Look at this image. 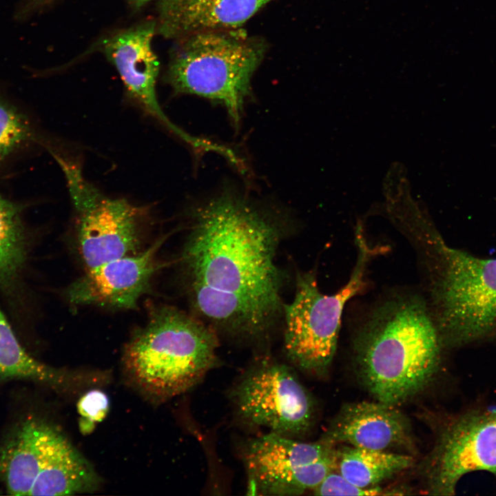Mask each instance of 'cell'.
Returning <instances> with one entry per match:
<instances>
[{"mask_svg": "<svg viewBox=\"0 0 496 496\" xmlns=\"http://www.w3.org/2000/svg\"><path fill=\"white\" fill-rule=\"evenodd\" d=\"M183 258L198 311L232 330L269 329L280 311L282 224L225 189L196 207Z\"/></svg>", "mask_w": 496, "mask_h": 496, "instance_id": "cell-1", "label": "cell"}, {"mask_svg": "<svg viewBox=\"0 0 496 496\" xmlns=\"http://www.w3.org/2000/svg\"><path fill=\"white\" fill-rule=\"evenodd\" d=\"M359 377L377 401L397 406L423 391L441 369L446 348L431 309L404 295L378 305L353 338Z\"/></svg>", "mask_w": 496, "mask_h": 496, "instance_id": "cell-2", "label": "cell"}, {"mask_svg": "<svg viewBox=\"0 0 496 496\" xmlns=\"http://www.w3.org/2000/svg\"><path fill=\"white\" fill-rule=\"evenodd\" d=\"M408 226L428 268L431 309L445 347L496 340V258L450 247L424 222Z\"/></svg>", "mask_w": 496, "mask_h": 496, "instance_id": "cell-3", "label": "cell"}, {"mask_svg": "<svg viewBox=\"0 0 496 496\" xmlns=\"http://www.w3.org/2000/svg\"><path fill=\"white\" fill-rule=\"evenodd\" d=\"M218 340L200 321L169 306L154 309L127 343L123 368L142 394L162 402L197 384L216 362Z\"/></svg>", "mask_w": 496, "mask_h": 496, "instance_id": "cell-4", "label": "cell"}, {"mask_svg": "<svg viewBox=\"0 0 496 496\" xmlns=\"http://www.w3.org/2000/svg\"><path fill=\"white\" fill-rule=\"evenodd\" d=\"M176 41L165 83L176 94L220 104L237 129L251 94V79L267 52L265 41L236 29L199 32Z\"/></svg>", "mask_w": 496, "mask_h": 496, "instance_id": "cell-5", "label": "cell"}, {"mask_svg": "<svg viewBox=\"0 0 496 496\" xmlns=\"http://www.w3.org/2000/svg\"><path fill=\"white\" fill-rule=\"evenodd\" d=\"M357 258L348 282L335 293H322L313 273L297 276L294 298L283 304L284 346L289 359L300 369L324 375L333 359L347 302L362 291L371 260L383 249L372 246L359 225L355 231Z\"/></svg>", "mask_w": 496, "mask_h": 496, "instance_id": "cell-6", "label": "cell"}, {"mask_svg": "<svg viewBox=\"0 0 496 496\" xmlns=\"http://www.w3.org/2000/svg\"><path fill=\"white\" fill-rule=\"evenodd\" d=\"M0 478L12 495H71L99 485L88 462L59 430L28 419L0 448Z\"/></svg>", "mask_w": 496, "mask_h": 496, "instance_id": "cell-7", "label": "cell"}, {"mask_svg": "<svg viewBox=\"0 0 496 496\" xmlns=\"http://www.w3.org/2000/svg\"><path fill=\"white\" fill-rule=\"evenodd\" d=\"M53 155L67 180L78 249L87 270L139 252L145 209L106 196L85 179L76 163Z\"/></svg>", "mask_w": 496, "mask_h": 496, "instance_id": "cell-8", "label": "cell"}, {"mask_svg": "<svg viewBox=\"0 0 496 496\" xmlns=\"http://www.w3.org/2000/svg\"><path fill=\"white\" fill-rule=\"evenodd\" d=\"M430 495H453L461 479L485 472L496 480V404H477L444 418L424 463Z\"/></svg>", "mask_w": 496, "mask_h": 496, "instance_id": "cell-9", "label": "cell"}, {"mask_svg": "<svg viewBox=\"0 0 496 496\" xmlns=\"http://www.w3.org/2000/svg\"><path fill=\"white\" fill-rule=\"evenodd\" d=\"M335 446L322 437L303 442L270 432L248 443L244 462L250 482L260 493L298 495L313 490L336 470Z\"/></svg>", "mask_w": 496, "mask_h": 496, "instance_id": "cell-10", "label": "cell"}, {"mask_svg": "<svg viewBox=\"0 0 496 496\" xmlns=\"http://www.w3.org/2000/svg\"><path fill=\"white\" fill-rule=\"evenodd\" d=\"M231 397L239 416L287 436L303 435L314 418L311 395L287 366L262 361L249 369Z\"/></svg>", "mask_w": 496, "mask_h": 496, "instance_id": "cell-11", "label": "cell"}, {"mask_svg": "<svg viewBox=\"0 0 496 496\" xmlns=\"http://www.w3.org/2000/svg\"><path fill=\"white\" fill-rule=\"evenodd\" d=\"M155 33L156 21H145L105 37L97 44L98 50L116 68L130 96L169 130L197 147L201 141L173 124L158 103L156 85L160 64L152 47Z\"/></svg>", "mask_w": 496, "mask_h": 496, "instance_id": "cell-12", "label": "cell"}, {"mask_svg": "<svg viewBox=\"0 0 496 496\" xmlns=\"http://www.w3.org/2000/svg\"><path fill=\"white\" fill-rule=\"evenodd\" d=\"M163 239L147 249L87 270L72 283L67 298L76 305L134 309L156 270L155 256Z\"/></svg>", "mask_w": 496, "mask_h": 496, "instance_id": "cell-13", "label": "cell"}, {"mask_svg": "<svg viewBox=\"0 0 496 496\" xmlns=\"http://www.w3.org/2000/svg\"><path fill=\"white\" fill-rule=\"evenodd\" d=\"M396 406L382 402L346 403L322 438L333 444L373 450H413L408 418Z\"/></svg>", "mask_w": 496, "mask_h": 496, "instance_id": "cell-14", "label": "cell"}, {"mask_svg": "<svg viewBox=\"0 0 496 496\" xmlns=\"http://www.w3.org/2000/svg\"><path fill=\"white\" fill-rule=\"evenodd\" d=\"M273 0H158L156 33L178 39L204 31L236 30Z\"/></svg>", "mask_w": 496, "mask_h": 496, "instance_id": "cell-15", "label": "cell"}, {"mask_svg": "<svg viewBox=\"0 0 496 496\" xmlns=\"http://www.w3.org/2000/svg\"><path fill=\"white\" fill-rule=\"evenodd\" d=\"M336 457L338 472L362 488L376 486L415 462L413 457L407 454L349 445L337 450Z\"/></svg>", "mask_w": 496, "mask_h": 496, "instance_id": "cell-16", "label": "cell"}, {"mask_svg": "<svg viewBox=\"0 0 496 496\" xmlns=\"http://www.w3.org/2000/svg\"><path fill=\"white\" fill-rule=\"evenodd\" d=\"M0 379L27 380L54 386L66 381L61 371L40 362L23 349L1 311Z\"/></svg>", "mask_w": 496, "mask_h": 496, "instance_id": "cell-17", "label": "cell"}, {"mask_svg": "<svg viewBox=\"0 0 496 496\" xmlns=\"http://www.w3.org/2000/svg\"><path fill=\"white\" fill-rule=\"evenodd\" d=\"M26 257L21 207L0 195V286L10 285Z\"/></svg>", "mask_w": 496, "mask_h": 496, "instance_id": "cell-18", "label": "cell"}, {"mask_svg": "<svg viewBox=\"0 0 496 496\" xmlns=\"http://www.w3.org/2000/svg\"><path fill=\"white\" fill-rule=\"evenodd\" d=\"M32 138V131L26 117L0 101V161Z\"/></svg>", "mask_w": 496, "mask_h": 496, "instance_id": "cell-19", "label": "cell"}, {"mask_svg": "<svg viewBox=\"0 0 496 496\" xmlns=\"http://www.w3.org/2000/svg\"><path fill=\"white\" fill-rule=\"evenodd\" d=\"M316 495H401L398 490H385L376 486L362 488L355 485L336 471L331 472L313 490Z\"/></svg>", "mask_w": 496, "mask_h": 496, "instance_id": "cell-20", "label": "cell"}, {"mask_svg": "<svg viewBox=\"0 0 496 496\" xmlns=\"http://www.w3.org/2000/svg\"><path fill=\"white\" fill-rule=\"evenodd\" d=\"M109 405L107 395L100 390H92L83 395L77 404L79 413L83 419L81 429L88 432L90 426L103 420L108 412Z\"/></svg>", "mask_w": 496, "mask_h": 496, "instance_id": "cell-21", "label": "cell"}, {"mask_svg": "<svg viewBox=\"0 0 496 496\" xmlns=\"http://www.w3.org/2000/svg\"><path fill=\"white\" fill-rule=\"evenodd\" d=\"M60 0H21L16 6L13 19L17 22H24L32 17L50 8ZM153 0H127L135 9H139Z\"/></svg>", "mask_w": 496, "mask_h": 496, "instance_id": "cell-22", "label": "cell"}]
</instances>
